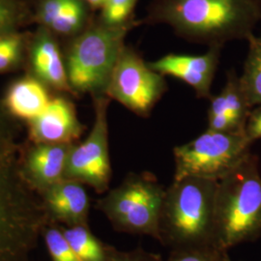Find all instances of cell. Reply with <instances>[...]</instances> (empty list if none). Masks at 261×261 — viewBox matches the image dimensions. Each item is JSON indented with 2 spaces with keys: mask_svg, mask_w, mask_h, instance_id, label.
Here are the masks:
<instances>
[{
  "mask_svg": "<svg viewBox=\"0 0 261 261\" xmlns=\"http://www.w3.org/2000/svg\"><path fill=\"white\" fill-rule=\"evenodd\" d=\"M146 24H165L195 44L224 47L248 40L261 21L257 0H152Z\"/></svg>",
  "mask_w": 261,
  "mask_h": 261,
  "instance_id": "cell-1",
  "label": "cell"
},
{
  "mask_svg": "<svg viewBox=\"0 0 261 261\" xmlns=\"http://www.w3.org/2000/svg\"><path fill=\"white\" fill-rule=\"evenodd\" d=\"M217 185V180L206 178L173 179L166 189L160 218L159 241L171 250L216 246Z\"/></svg>",
  "mask_w": 261,
  "mask_h": 261,
  "instance_id": "cell-2",
  "label": "cell"
},
{
  "mask_svg": "<svg viewBox=\"0 0 261 261\" xmlns=\"http://www.w3.org/2000/svg\"><path fill=\"white\" fill-rule=\"evenodd\" d=\"M261 237V173L250 153L218 181L215 244L223 251Z\"/></svg>",
  "mask_w": 261,
  "mask_h": 261,
  "instance_id": "cell-3",
  "label": "cell"
},
{
  "mask_svg": "<svg viewBox=\"0 0 261 261\" xmlns=\"http://www.w3.org/2000/svg\"><path fill=\"white\" fill-rule=\"evenodd\" d=\"M49 219L19 172L18 157L0 167V261H30Z\"/></svg>",
  "mask_w": 261,
  "mask_h": 261,
  "instance_id": "cell-4",
  "label": "cell"
},
{
  "mask_svg": "<svg viewBox=\"0 0 261 261\" xmlns=\"http://www.w3.org/2000/svg\"><path fill=\"white\" fill-rule=\"evenodd\" d=\"M140 20L112 25L101 19L90 23L83 32L71 38L64 54L66 71L75 96L89 94L106 96L113 69L130 30Z\"/></svg>",
  "mask_w": 261,
  "mask_h": 261,
  "instance_id": "cell-5",
  "label": "cell"
},
{
  "mask_svg": "<svg viewBox=\"0 0 261 261\" xmlns=\"http://www.w3.org/2000/svg\"><path fill=\"white\" fill-rule=\"evenodd\" d=\"M165 194L166 189L153 173L132 172L98 199L96 208L117 231L149 235L159 241Z\"/></svg>",
  "mask_w": 261,
  "mask_h": 261,
  "instance_id": "cell-6",
  "label": "cell"
},
{
  "mask_svg": "<svg viewBox=\"0 0 261 261\" xmlns=\"http://www.w3.org/2000/svg\"><path fill=\"white\" fill-rule=\"evenodd\" d=\"M245 133L207 130L173 149L174 179L193 176L219 181L251 153Z\"/></svg>",
  "mask_w": 261,
  "mask_h": 261,
  "instance_id": "cell-7",
  "label": "cell"
},
{
  "mask_svg": "<svg viewBox=\"0 0 261 261\" xmlns=\"http://www.w3.org/2000/svg\"><path fill=\"white\" fill-rule=\"evenodd\" d=\"M168 90L165 76L130 46H124L113 69L106 96L141 117H148Z\"/></svg>",
  "mask_w": 261,
  "mask_h": 261,
  "instance_id": "cell-8",
  "label": "cell"
},
{
  "mask_svg": "<svg viewBox=\"0 0 261 261\" xmlns=\"http://www.w3.org/2000/svg\"><path fill=\"white\" fill-rule=\"evenodd\" d=\"M94 122L87 138L72 146L66 163L65 179L91 187L98 194L107 193L112 180L109 144L108 96L94 98Z\"/></svg>",
  "mask_w": 261,
  "mask_h": 261,
  "instance_id": "cell-9",
  "label": "cell"
},
{
  "mask_svg": "<svg viewBox=\"0 0 261 261\" xmlns=\"http://www.w3.org/2000/svg\"><path fill=\"white\" fill-rule=\"evenodd\" d=\"M74 143H34L19 147L18 164L25 183L38 195L62 181Z\"/></svg>",
  "mask_w": 261,
  "mask_h": 261,
  "instance_id": "cell-10",
  "label": "cell"
},
{
  "mask_svg": "<svg viewBox=\"0 0 261 261\" xmlns=\"http://www.w3.org/2000/svg\"><path fill=\"white\" fill-rule=\"evenodd\" d=\"M222 48L209 47L206 53L198 56L169 54L148 62V65L164 76H173L188 84L196 97L210 99Z\"/></svg>",
  "mask_w": 261,
  "mask_h": 261,
  "instance_id": "cell-11",
  "label": "cell"
},
{
  "mask_svg": "<svg viewBox=\"0 0 261 261\" xmlns=\"http://www.w3.org/2000/svg\"><path fill=\"white\" fill-rule=\"evenodd\" d=\"M27 124L28 141L34 143H75L85 130L75 103L64 96L50 99L46 110Z\"/></svg>",
  "mask_w": 261,
  "mask_h": 261,
  "instance_id": "cell-12",
  "label": "cell"
},
{
  "mask_svg": "<svg viewBox=\"0 0 261 261\" xmlns=\"http://www.w3.org/2000/svg\"><path fill=\"white\" fill-rule=\"evenodd\" d=\"M27 62L30 75L48 89L74 95L67 76L64 55L51 30L39 25L30 36Z\"/></svg>",
  "mask_w": 261,
  "mask_h": 261,
  "instance_id": "cell-13",
  "label": "cell"
},
{
  "mask_svg": "<svg viewBox=\"0 0 261 261\" xmlns=\"http://www.w3.org/2000/svg\"><path fill=\"white\" fill-rule=\"evenodd\" d=\"M39 196L50 224L63 226L88 224L90 198L84 184L63 179Z\"/></svg>",
  "mask_w": 261,
  "mask_h": 261,
  "instance_id": "cell-14",
  "label": "cell"
},
{
  "mask_svg": "<svg viewBox=\"0 0 261 261\" xmlns=\"http://www.w3.org/2000/svg\"><path fill=\"white\" fill-rule=\"evenodd\" d=\"M47 89L37 79L28 75L10 85L3 103L16 119L30 121L46 110L50 101Z\"/></svg>",
  "mask_w": 261,
  "mask_h": 261,
  "instance_id": "cell-15",
  "label": "cell"
},
{
  "mask_svg": "<svg viewBox=\"0 0 261 261\" xmlns=\"http://www.w3.org/2000/svg\"><path fill=\"white\" fill-rule=\"evenodd\" d=\"M210 107L208 117L228 118L238 133H245L246 123L252 107L243 90L240 76L235 70H230L226 75V83L218 95L209 99Z\"/></svg>",
  "mask_w": 261,
  "mask_h": 261,
  "instance_id": "cell-16",
  "label": "cell"
},
{
  "mask_svg": "<svg viewBox=\"0 0 261 261\" xmlns=\"http://www.w3.org/2000/svg\"><path fill=\"white\" fill-rule=\"evenodd\" d=\"M61 231L79 257L83 261H107L109 245L103 244L90 230L88 224L60 225Z\"/></svg>",
  "mask_w": 261,
  "mask_h": 261,
  "instance_id": "cell-17",
  "label": "cell"
},
{
  "mask_svg": "<svg viewBox=\"0 0 261 261\" xmlns=\"http://www.w3.org/2000/svg\"><path fill=\"white\" fill-rule=\"evenodd\" d=\"M248 54L240 82L250 106L261 105V34H252L248 40Z\"/></svg>",
  "mask_w": 261,
  "mask_h": 261,
  "instance_id": "cell-18",
  "label": "cell"
},
{
  "mask_svg": "<svg viewBox=\"0 0 261 261\" xmlns=\"http://www.w3.org/2000/svg\"><path fill=\"white\" fill-rule=\"evenodd\" d=\"M89 9L85 0H69L59 18L48 29L60 36L75 37L90 24Z\"/></svg>",
  "mask_w": 261,
  "mask_h": 261,
  "instance_id": "cell-19",
  "label": "cell"
},
{
  "mask_svg": "<svg viewBox=\"0 0 261 261\" xmlns=\"http://www.w3.org/2000/svg\"><path fill=\"white\" fill-rule=\"evenodd\" d=\"M29 38L19 31L0 35V74L18 70L27 62Z\"/></svg>",
  "mask_w": 261,
  "mask_h": 261,
  "instance_id": "cell-20",
  "label": "cell"
},
{
  "mask_svg": "<svg viewBox=\"0 0 261 261\" xmlns=\"http://www.w3.org/2000/svg\"><path fill=\"white\" fill-rule=\"evenodd\" d=\"M0 100V167L18 157L20 126Z\"/></svg>",
  "mask_w": 261,
  "mask_h": 261,
  "instance_id": "cell-21",
  "label": "cell"
},
{
  "mask_svg": "<svg viewBox=\"0 0 261 261\" xmlns=\"http://www.w3.org/2000/svg\"><path fill=\"white\" fill-rule=\"evenodd\" d=\"M42 237L51 261H83L66 240L59 224H47Z\"/></svg>",
  "mask_w": 261,
  "mask_h": 261,
  "instance_id": "cell-22",
  "label": "cell"
},
{
  "mask_svg": "<svg viewBox=\"0 0 261 261\" xmlns=\"http://www.w3.org/2000/svg\"><path fill=\"white\" fill-rule=\"evenodd\" d=\"M28 19V11L21 0H0V35L19 31Z\"/></svg>",
  "mask_w": 261,
  "mask_h": 261,
  "instance_id": "cell-23",
  "label": "cell"
},
{
  "mask_svg": "<svg viewBox=\"0 0 261 261\" xmlns=\"http://www.w3.org/2000/svg\"><path fill=\"white\" fill-rule=\"evenodd\" d=\"M139 0H107L102 8L101 20L117 25L134 19L133 13Z\"/></svg>",
  "mask_w": 261,
  "mask_h": 261,
  "instance_id": "cell-24",
  "label": "cell"
},
{
  "mask_svg": "<svg viewBox=\"0 0 261 261\" xmlns=\"http://www.w3.org/2000/svg\"><path fill=\"white\" fill-rule=\"evenodd\" d=\"M224 252L216 246L173 249L167 261H220Z\"/></svg>",
  "mask_w": 261,
  "mask_h": 261,
  "instance_id": "cell-25",
  "label": "cell"
},
{
  "mask_svg": "<svg viewBox=\"0 0 261 261\" xmlns=\"http://www.w3.org/2000/svg\"><path fill=\"white\" fill-rule=\"evenodd\" d=\"M69 0H41L36 11L39 25L49 28L59 18Z\"/></svg>",
  "mask_w": 261,
  "mask_h": 261,
  "instance_id": "cell-26",
  "label": "cell"
},
{
  "mask_svg": "<svg viewBox=\"0 0 261 261\" xmlns=\"http://www.w3.org/2000/svg\"><path fill=\"white\" fill-rule=\"evenodd\" d=\"M107 261H163V259L159 254L146 252L140 247L129 252H122L110 246Z\"/></svg>",
  "mask_w": 261,
  "mask_h": 261,
  "instance_id": "cell-27",
  "label": "cell"
},
{
  "mask_svg": "<svg viewBox=\"0 0 261 261\" xmlns=\"http://www.w3.org/2000/svg\"><path fill=\"white\" fill-rule=\"evenodd\" d=\"M245 134L252 143L261 140V105L252 108L246 123Z\"/></svg>",
  "mask_w": 261,
  "mask_h": 261,
  "instance_id": "cell-28",
  "label": "cell"
},
{
  "mask_svg": "<svg viewBox=\"0 0 261 261\" xmlns=\"http://www.w3.org/2000/svg\"><path fill=\"white\" fill-rule=\"evenodd\" d=\"M91 9H102L107 0H85Z\"/></svg>",
  "mask_w": 261,
  "mask_h": 261,
  "instance_id": "cell-29",
  "label": "cell"
},
{
  "mask_svg": "<svg viewBox=\"0 0 261 261\" xmlns=\"http://www.w3.org/2000/svg\"><path fill=\"white\" fill-rule=\"evenodd\" d=\"M220 261H231L230 260V258L228 257V255H227V252H224L223 254H222V257H221V260Z\"/></svg>",
  "mask_w": 261,
  "mask_h": 261,
  "instance_id": "cell-30",
  "label": "cell"
},
{
  "mask_svg": "<svg viewBox=\"0 0 261 261\" xmlns=\"http://www.w3.org/2000/svg\"><path fill=\"white\" fill-rule=\"evenodd\" d=\"M257 2H258V5H259V9H260L261 14V0H257Z\"/></svg>",
  "mask_w": 261,
  "mask_h": 261,
  "instance_id": "cell-31",
  "label": "cell"
}]
</instances>
